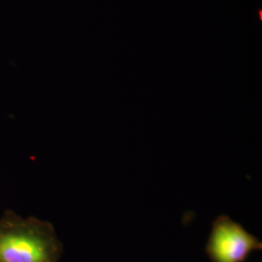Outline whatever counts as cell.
<instances>
[{
  "mask_svg": "<svg viewBox=\"0 0 262 262\" xmlns=\"http://www.w3.org/2000/svg\"><path fill=\"white\" fill-rule=\"evenodd\" d=\"M62 252L51 223L11 210L0 217V262H58Z\"/></svg>",
  "mask_w": 262,
  "mask_h": 262,
  "instance_id": "1",
  "label": "cell"
},
{
  "mask_svg": "<svg viewBox=\"0 0 262 262\" xmlns=\"http://www.w3.org/2000/svg\"><path fill=\"white\" fill-rule=\"evenodd\" d=\"M262 250L261 241L227 215H220L212 225L205 253L212 262H246L254 251Z\"/></svg>",
  "mask_w": 262,
  "mask_h": 262,
  "instance_id": "2",
  "label": "cell"
}]
</instances>
